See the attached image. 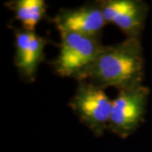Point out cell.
Wrapping results in <instances>:
<instances>
[{"label":"cell","instance_id":"cell-1","mask_svg":"<svg viewBox=\"0 0 152 152\" xmlns=\"http://www.w3.org/2000/svg\"><path fill=\"white\" fill-rule=\"evenodd\" d=\"M144 56L140 38H126L114 45H104L87 75L90 81L106 89L134 90L144 86Z\"/></svg>","mask_w":152,"mask_h":152},{"label":"cell","instance_id":"cell-2","mask_svg":"<svg viewBox=\"0 0 152 152\" xmlns=\"http://www.w3.org/2000/svg\"><path fill=\"white\" fill-rule=\"evenodd\" d=\"M60 38L59 53L52 62L55 73L78 82L86 80L88 72L104 46L100 37L60 32Z\"/></svg>","mask_w":152,"mask_h":152},{"label":"cell","instance_id":"cell-3","mask_svg":"<svg viewBox=\"0 0 152 152\" xmlns=\"http://www.w3.org/2000/svg\"><path fill=\"white\" fill-rule=\"evenodd\" d=\"M113 102L105 89L91 82L80 81L69 106L83 124L96 137L108 130Z\"/></svg>","mask_w":152,"mask_h":152},{"label":"cell","instance_id":"cell-4","mask_svg":"<svg viewBox=\"0 0 152 152\" xmlns=\"http://www.w3.org/2000/svg\"><path fill=\"white\" fill-rule=\"evenodd\" d=\"M150 90L145 86L120 91L113 102L108 130L124 140L145 122Z\"/></svg>","mask_w":152,"mask_h":152},{"label":"cell","instance_id":"cell-5","mask_svg":"<svg viewBox=\"0 0 152 152\" xmlns=\"http://www.w3.org/2000/svg\"><path fill=\"white\" fill-rule=\"evenodd\" d=\"M107 24L118 27L128 38H140L145 28L149 7L141 0L98 1Z\"/></svg>","mask_w":152,"mask_h":152},{"label":"cell","instance_id":"cell-6","mask_svg":"<svg viewBox=\"0 0 152 152\" xmlns=\"http://www.w3.org/2000/svg\"><path fill=\"white\" fill-rule=\"evenodd\" d=\"M60 32H71L100 37L107 24L98 1L72 9H61L53 20Z\"/></svg>","mask_w":152,"mask_h":152},{"label":"cell","instance_id":"cell-7","mask_svg":"<svg viewBox=\"0 0 152 152\" xmlns=\"http://www.w3.org/2000/svg\"><path fill=\"white\" fill-rule=\"evenodd\" d=\"M15 65L20 75L28 82H33L40 64L45 59V48L49 40L36 32L15 28Z\"/></svg>","mask_w":152,"mask_h":152},{"label":"cell","instance_id":"cell-8","mask_svg":"<svg viewBox=\"0 0 152 152\" xmlns=\"http://www.w3.org/2000/svg\"><path fill=\"white\" fill-rule=\"evenodd\" d=\"M5 6L21 23L22 29L35 32L36 27L46 18L47 4L44 0H11Z\"/></svg>","mask_w":152,"mask_h":152}]
</instances>
